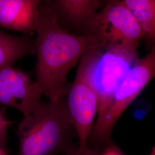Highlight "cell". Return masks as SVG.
Segmentation results:
<instances>
[{
	"label": "cell",
	"instance_id": "1",
	"mask_svg": "<svg viewBox=\"0 0 155 155\" xmlns=\"http://www.w3.org/2000/svg\"><path fill=\"white\" fill-rule=\"evenodd\" d=\"M35 32V80L50 101L59 102L65 98L70 86L68 72L86 52L103 44L94 34L68 32L50 3L40 6Z\"/></svg>",
	"mask_w": 155,
	"mask_h": 155
},
{
	"label": "cell",
	"instance_id": "2",
	"mask_svg": "<svg viewBox=\"0 0 155 155\" xmlns=\"http://www.w3.org/2000/svg\"><path fill=\"white\" fill-rule=\"evenodd\" d=\"M17 133L16 155H65L77 148L73 140L77 134L68 116L65 98L56 102H44L24 117Z\"/></svg>",
	"mask_w": 155,
	"mask_h": 155
},
{
	"label": "cell",
	"instance_id": "3",
	"mask_svg": "<svg viewBox=\"0 0 155 155\" xmlns=\"http://www.w3.org/2000/svg\"><path fill=\"white\" fill-rule=\"evenodd\" d=\"M137 48L98 45L86 52L81 58L77 71L82 74L98 98L97 121L104 115L118 87L138 61Z\"/></svg>",
	"mask_w": 155,
	"mask_h": 155
},
{
	"label": "cell",
	"instance_id": "4",
	"mask_svg": "<svg viewBox=\"0 0 155 155\" xmlns=\"http://www.w3.org/2000/svg\"><path fill=\"white\" fill-rule=\"evenodd\" d=\"M155 75V47L139 59L115 91L104 115L94 124L90 136L95 148L100 150L111 143V135L122 113Z\"/></svg>",
	"mask_w": 155,
	"mask_h": 155
},
{
	"label": "cell",
	"instance_id": "5",
	"mask_svg": "<svg viewBox=\"0 0 155 155\" xmlns=\"http://www.w3.org/2000/svg\"><path fill=\"white\" fill-rule=\"evenodd\" d=\"M91 34L105 45L138 47L144 37L139 22L121 0L109 3L98 12Z\"/></svg>",
	"mask_w": 155,
	"mask_h": 155
},
{
	"label": "cell",
	"instance_id": "6",
	"mask_svg": "<svg viewBox=\"0 0 155 155\" xmlns=\"http://www.w3.org/2000/svg\"><path fill=\"white\" fill-rule=\"evenodd\" d=\"M43 95L29 72L13 66L0 70V106L16 109L26 116L42 105Z\"/></svg>",
	"mask_w": 155,
	"mask_h": 155
},
{
	"label": "cell",
	"instance_id": "7",
	"mask_svg": "<svg viewBox=\"0 0 155 155\" xmlns=\"http://www.w3.org/2000/svg\"><path fill=\"white\" fill-rule=\"evenodd\" d=\"M65 102L68 116L77 134L78 148H84L88 146L94 119L98 114L99 101L93 89L78 71L69 86Z\"/></svg>",
	"mask_w": 155,
	"mask_h": 155
},
{
	"label": "cell",
	"instance_id": "8",
	"mask_svg": "<svg viewBox=\"0 0 155 155\" xmlns=\"http://www.w3.org/2000/svg\"><path fill=\"white\" fill-rule=\"evenodd\" d=\"M44 1L0 0V26L27 35L33 34Z\"/></svg>",
	"mask_w": 155,
	"mask_h": 155
},
{
	"label": "cell",
	"instance_id": "9",
	"mask_svg": "<svg viewBox=\"0 0 155 155\" xmlns=\"http://www.w3.org/2000/svg\"><path fill=\"white\" fill-rule=\"evenodd\" d=\"M50 2L61 25L82 34H91L101 5V0H51Z\"/></svg>",
	"mask_w": 155,
	"mask_h": 155
},
{
	"label": "cell",
	"instance_id": "10",
	"mask_svg": "<svg viewBox=\"0 0 155 155\" xmlns=\"http://www.w3.org/2000/svg\"><path fill=\"white\" fill-rule=\"evenodd\" d=\"M35 55V42L28 36H14L0 30V70L12 66L26 56Z\"/></svg>",
	"mask_w": 155,
	"mask_h": 155
},
{
	"label": "cell",
	"instance_id": "11",
	"mask_svg": "<svg viewBox=\"0 0 155 155\" xmlns=\"http://www.w3.org/2000/svg\"><path fill=\"white\" fill-rule=\"evenodd\" d=\"M140 25L144 37L155 38V0H121Z\"/></svg>",
	"mask_w": 155,
	"mask_h": 155
},
{
	"label": "cell",
	"instance_id": "12",
	"mask_svg": "<svg viewBox=\"0 0 155 155\" xmlns=\"http://www.w3.org/2000/svg\"><path fill=\"white\" fill-rule=\"evenodd\" d=\"M11 122L6 118L4 112L0 109V146L6 151V137L8 126Z\"/></svg>",
	"mask_w": 155,
	"mask_h": 155
},
{
	"label": "cell",
	"instance_id": "13",
	"mask_svg": "<svg viewBox=\"0 0 155 155\" xmlns=\"http://www.w3.org/2000/svg\"><path fill=\"white\" fill-rule=\"evenodd\" d=\"M101 152V150L95 148H90L88 145L82 149L76 148L74 150L69 151L65 155H100Z\"/></svg>",
	"mask_w": 155,
	"mask_h": 155
},
{
	"label": "cell",
	"instance_id": "14",
	"mask_svg": "<svg viewBox=\"0 0 155 155\" xmlns=\"http://www.w3.org/2000/svg\"><path fill=\"white\" fill-rule=\"evenodd\" d=\"M100 155H124V154L117 147L111 143L102 149Z\"/></svg>",
	"mask_w": 155,
	"mask_h": 155
},
{
	"label": "cell",
	"instance_id": "15",
	"mask_svg": "<svg viewBox=\"0 0 155 155\" xmlns=\"http://www.w3.org/2000/svg\"><path fill=\"white\" fill-rule=\"evenodd\" d=\"M101 1L102 0H101ZM120 1V0H104V1L105 2V5L109 4V3L114 2H116V1Z\"/></svg>",
	"mask_w": 155,
	"mask_h": 155
},
{
	"label": "cell",
	"instance_id": "16",
	"mask_svg": "<svg viewBox=\"0 0 155 155\" xmlns=\"http://www.w3.org/2000/svg\"><path fill=\"white\" fill-rule=\"evenodd\" d=\"M0 155H7L5 150L2 148L0 146Z\"/></svg>",
	"mask_w": 155,
	"mask_h": 155
}]
</instances>
